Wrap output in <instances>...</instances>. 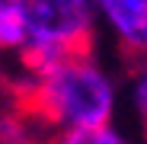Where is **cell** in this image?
Returning a JSON list of instances; mask_svg holds the SVG:
<instances>
[{"mask_svg": "<svg viewBox=\"0 0 147 144\" xmlns=\"http://www.w3.org/2000/svg\"><path fill=\"white\" fill-rule=\"evenodd\" d=\"M22 22L26 48L42 55H96L90 0H7Z\"/></svg>", "mask_w": 147, "mask_h": 144, "instance_id": "1", "label": "cell"}, {"mask_svg": "<svg viewBox=\"0 0 147 144\" xmlns=\"http://www.w3.org/2000/svg\"><path fill=\"white\" fill-rule=\"evenodd\" d=\"M121 42L131 70L147 67V0H96Z\"/></svg>", "mask_w": 147, "mask_h": 144, "instance_id": "2", "label": "cell"}, {"mask_svg": "<svg viewBox=\"0 0 147 144\" xmlns=\"http://www.w3.org/2000/svg\"><path fill=\"white\" fill-rule=\"evenodd\" d=\"M48 135L42 125L19 109L13 96V77L0 70V144H48Z\"/></svg>", "mask_w": 147, "mask_h": 144, "instance_id": "3", "label": "cell"}, {"mask_svg": "<svg viewBox=\"0 0 147 144\" xmlns=\"http://www.w3.org/2000/svg\"><path fill=\"white\" fill-rule=\"evenodd\" d=\"M48 144H125L109 125H80L48 135Z\"/></svg>", "mask_w": 147, "mask_h": 144, "instance_id": "4", "label": "cell"}]
</instances>
